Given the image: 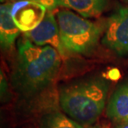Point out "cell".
Segmentation results:
<instances>
[{
    "instance_id": "6da1fadb",
    "label": "cell",
    "mask_w": 128,
    "mask_h": 128,
    "mask_svg": "<svg viewBox=\"0 0 128 128\" xmlns=\"http://www.w3.org/2000/svg\"><path fill=\"white\" fill-rule=\"evenodd\" d=\"M62 56L50 46L39 47L24 37L18 42L16 79L28 93L37 92L48 86L59 72Z\"/></svg>"
},
{
    "instance_id": "7a4b0ae2",
    "label": "cell",
    "mask_w": 128,
    "mask_h": 128,
    "mask_svg": "<svg viewBox=\"0 0 128 128\" xmlns=\"http://www.w3.org/2000/svg\"><path fill=\"white\" fill-rule=\"evenodd\" d=\"M108 84L104 79L91 78L61 89L59 102L64 112L82 125L95 122L106 106Z\"/></svg>"
},
{
    "instance_id": "3957f363",
    "label": "cell",
    "mask_w": 128,
    "mask_h": 128,
    "mask_svg": "<svg viewBox=\"0 0 128 128\" xmlns=\"http://www.w3.org/2000/svg\"><path fill=\"white\" fill-rule=\"evenodd\" d=\"M57 20L61 41L66 51L88 55L95 50L102 32L100 25L69 10L58 11Z\"/></svg>"
},
{
    "instance_id": "277c9868",
    "label": "cell",
    "mask_w": 128,
    "mask_h": 128,
    "mask_svg": "<svg viewBox=\"0 0 128 128\" xmlns=\"http://www.w3.org/2000/svg\"><path fill=\"white\" fill-rule=\"evenodd\" d=\"M102 44L118 55L128 54V7L120 8L109 18Z\"/></svg>"
},
{
    "instance_id": "5b68a950",
    "label": "cell",
    "mask_w": 128,
    "mask_h": 128,
    "mask_svg": "<svg viewBox=\"0 0 128 128\" xmlns=\"http://www.w3.org/2000/svg\"><path fill=\"white\" fill-rule=\"evenodd\" d=\"M24 37L39 47L50 46L65 57L66 50L61 41L58 20L52 11H48L42 22L32 31L25 32Z\"/></svg>"
},
{
    "instance_id": "8992f818",
    "label": "cell",
    "mask_w": 128,
    "mask_h": 128,
    "mask_svg": "<svg viewBox=\"0 0 128 128\" xmlns=\"http://www.w3.org/2000/svg\"><path fill=\"white\" fill-rule=\"evenodd\" d=\"M9 4V2H8ZM11 5V15L20 31L30 32L39 25L48 10L38 2L18 0Z\"/></svg>"
},
{
    "instance_id": "52a82bcc",
    "label": "cell",
    "mask_w": 128,
    "mask_h": 128,
    "mask_svg": "<svg viewBox=\"0 0 128 128\" xmlns=\"http://www.w3.org/2000/svg\"><path fill=\"white\" fill-rule=\"evenodd\" d=\"M106 114L114 123L120 124L128 121V81L120 85L112 94Z\"/></svg>"
},
{
    "instance_id": "ba28073f",
    "label": "cell",
    "mask_w": 128,
    "mask_h": 128,
    "mask_svg": "<svg viewBox=\"0 0 128 128\" xmlns=\"http://www.w3.org/2000/svg\"><path fill=\"white\" fill-rule=\"evenodd\" d=\"M20 29L11 15V5L4 4L0 8V43L4 50H10L14 47Z\"/></svg>"
},
{
    "instance_id": "9c48e42d",
    "label": "cell",
    "mask_w": 128,
    "mask_h": 128,
    "mask_svg": "<svg viewBox=\"0 0 128 128\" xmlns=\"http://www.w3.org/2000/svg\"><path fill=\"white\" fill-rule=\"evenodd\" d=\"M108 0H55L56 8L62 7L76 12L83 18H97L106 8Z\"/></svg>"
},
{
    "instance_id": "30bf717a",
    "label": "cell",
    "mask_w": 128,
    "mask_h": 128,
    "mask_svg": "<svg viewBox=\"0 0 128 128\" xmlns=\"http://www.w3.org/2000/svg\"><path fill=\"white\" fill-rule=\"evenodd\" d=\"M41 128H84V126L70 116L55 111L42 116Z\"/></svg>"
},
{
    "instance_id": "8fae6325",
    "label": "cell",
    "mask_w": 128,
    "mask_h": 128,
    "mask_svg": "<svg viewBox=\"0 0 128 128\" xmlns=\"http://www.w3.org/2000/svg\"><path fill=\"white\" fill-rule=\"evenodd\" d=\"M11 1L12 2L18 1V0H1V2H7ZM26 1H31V2H38L42 6H44L46 8H47L48 11H52V9H54L56 8V2L55 0H26Z\"/></svg>"
},
{
    "instance_id": "7c38bea8",
    "label": "cell",
    "mask_w": 128,
    "mask_h": 128,
    "mask_svg": "<svg viewBox=\"0 0 128 128\" xmlns=\"http://www.w3.org/2000/svg\"><path fill=\"white\" fill-rule=\"evenodd\" d=\"M115 128H128V121L125 122H122V123L117 124Z\"/></svg>"
},
{
    "instance_id": "4fadbf2b",
    "label": "cell",
    "mask_w": 128,
    "mask_h": 128,
    "mask_svg": "<svg viewBox=\"0 0 128 128\" xmlns=\"http://www.w3.org/2000/svg\"><path fill=\"white\" fill-rule=\"evenodd\" d=\"M88 128H102L100 126H89Z\"/></svg>"
},
{
    "instance_id": "5bb4252c",
    "label": "cell",
    "mask_w": 128,
    "mask_h": 128,
    "mask_svg": "<svg viewBox=\"0 0 128 128\" xmlns=\"http://www.w3.org/2000/svg\"><path fill=\"white\" fill-rule=\"evenodd\" d=\"M124 1H126V2H128V0H124Z\"/></svg>"
}]
</instances>
